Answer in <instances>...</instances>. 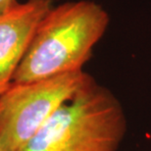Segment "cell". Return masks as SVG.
Returning <instances> with one entry per match:
<instances>
[{
  "instance_id": "obj_6",
  "label": "cell",
  "mask_w": 151,
  "mask_h": 151,
  "mask_svg": "<svg viewBox=\"0 0 151 151\" xmlns=\"http://www.w3.org/2000/svg\"><path fill=\"white\" fill-rule=\"evenodd\" d=\"M0 151H3V149H2V147L0 146Z\"/></svg>"
},
{
  "instance_id": "obj_5",
  "label": "cell",
  "mask_w": 151,
  "mask_h": 151,
  "mask_svg": "<svg viewBox=\"0 0 151 151\" xmlns=\"http://www.w3.org/2000/svg\"><path fill=\"white\" fill-rule=\"evenodd\" d=\"M17 0H0V15L18 4Z\"/></svg>"
},
{
  "instance_id": "obj_2",
  "label": "cell",
  "mask_w": 151,
  "mask_h": 151,
  "mask_svg": "<svg viewBox=\"0 0 151 151\" xmlns=\"http://www.w3.org/2000/svg\"><path fill=\"white\" fill-rule=\"evenodd\" d=\"M126 132L119 99L89 76L19 151H117Z\"/></svg>"
},
{
  "instance_id": "obj_4",
  "label": "cell",
  "mask_w": 151,
  "mask_h": 151,
  "mask_svg": "<svg viewBox=\"0 0 151 151\" xmlns=\"http://www.w3.org/2000/svg\"><path fill=\"white\" fill-rule=\"evenodd\" d=\"M52 0H26L0 15V94L13 81L39 23Z\"/></svg>"
},
{
  "instance_id": "obj_1",
  "label": "cell",
  "mask_w": 151,
  "mask_h": 151,
  "mask_svg": "<svg viewBox=\"0 0 151 151\" xmlns=\"http://www.w3.org/2000/svg\"><path fill=\"white\" fill-rule=\"evenodd\" d=\"M109 25L104 8L89 0L52 7L39 23L12 83L83 71Z\"/></svg>"
},
{
  "instance_id": "obj_3",
  "label": "cell",
  "mask_w": 151,
  "mask_h": 151,
  "mask_svg": "<svg viewBox=\"0 0 151 151\" xmlns=\"http://www.w3.org/2000/svg\"><path fill=\"white\" fill-rule=\"evenodd\" d=\"M83 71L25 83H11L0 94V146L19 151L86 83Z\"/></svg>"
}]
</instances>
